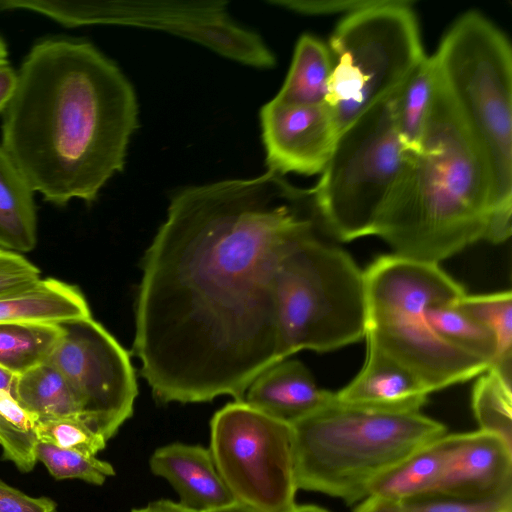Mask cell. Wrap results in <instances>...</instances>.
<instances>
[{
  "instance_id": "1",
  "label": "cell",
  "mask_w": 512,
  "mask_h": 512,
  "mask_svg": "<svg viewBox=\"0 0 512 512\" xmlns=\"http://www.w3.org/2000/svg\"><path fill=\"white\" fill-rule=\"evenodd\" d=\"M320 222L312 191L272 171L174 193L142 262L133 350L154 397L244 400L283 360L280 264Z\"/></svg>"
},
{
  "instance_id": "2",
  "label": "cell",
  "mask_w": 512,
  "mask_h": 512,
  "mask_svg": "<svg viewBox=\"0 0 512 512\" xmlns=\"http://www.w3.org/2000/svg\"><path fill=\"white\" fill-rule=\"evenodd\" d=\"M137 128L136 93L117 64L87 40L47 36L17 70L1 144L45 201L92 203L123 170Z\"/></svg>"
},
{
  "instance_id": "3",
  "label": "cell",
  "mask_w": 512,
  "mask_h": 512,
  "mask_svg": "<svg viewBox=\"0 0 512 512\" xmlns=\"http://www.w3.org/2000/svg\"><path fill=\"white\" fill-rule=\"evenodd\" d=\"M486 164L437 75L420 150L409 155L372 235L403 258L439 264L478 242H505Z\"/></svg>"
},
{
  "instance_id": "4",
  "label": "cell",
  "mask_w": 512,
  "mask_h": 512,
  "mask_svg": "<svg viewBox=\"0 0 512 512\" xmlns=\"http://www.w3.org/2000/svg\"><path fill=\"white\" fill-rule=\"evenodd\" d=\"M290 426L297 489L348 504L365 499L376 476L447 434L442 423L420 412L376 411L336 396Z\"/></svg>"
},
{
  "instance_id": "5",
  "label": "cell",
  "mask_w": 512,
  "mask_h": 512,
  "mask_svg": "<svg viewBox=\"0 0 512 512\" xmlns=\"http://www.w3.org/2000/svg\"><path fill=\"white\" fill-rule=\"evenodd\" d=\"M367 345L412 373L431 393L466 382L489 364L441 338L426 311L466 293L439 264L400 257L376 258L364 271Z\"/></svg>"
},
{
  "instance_id": "6",
  "label": "cell",
  "mask_w": 512,
  "mask_h": 512,
  "mask_svg": "<svg viewBox=\"0 0 512 512\" xmlns=\"http://www.w3.org/2000/svg\"><path fill=\"white\" fill-rule=\"evenodd\" d=\"M437 75L489 173L493 204L512 213V51L487 17L468 11L433 55Z\"/></svg>"
},
{
  "instance_id": "7",
  "label": "cell",
  "mask_w": 512,
  "mask_h": 512,
  "mask_svg": "<svg viewBox=\"0 0 512 512\" xmlns=\"http://www.w3.org/2000/svg\"><path fill=\"white\" fill-rule=\"evenodd\" d=\"M276 313L283 359L304 349L328 352L353 344L366 334L364 271L346 251L314 234L280 264Z\"/></svg>"
},
{
  "instance_id": "8",
  "label": "cell",
  "mask_w": 512,
  "mask_h": 512,
  "mask_svg": "<svg viewBox=\"0 0 512 512\" xmlns=\"http://www.w3.org/2000/svg\"><path fill=\"white\" fill-rule=\"evenodd\" d=\"M411 0H379L348 14L329 42L333 70L326 104L339 134L394 94L425 57Z\"/></svg>"
},
{
  "instance_id": "9",
  "label": "cell",
  "mask_w": 512,
  "mask_h": 512,
  "mask_svg": "<svg viewBox=\"0 0 512 512\" xmlns=\"http://www.w3.org/2000/svg\"><path fill=\"white\" fill-rule=\"evenodd\" d=\"M397 91L339 134L311 190L322 225L340 241L372 236L408 160L395 125Z\"/></svg>"
},
{
  "instance_id": "10",
  "label": "cell",
  "mask_w": 512,
  "mask_h": 512,
  "mask_svg": "<svg viewBox=\"0 0 512 512\" xmlns=\"http://www.w3.org/2000/svg\"><path fill=\"white\" fill-rule=\"evenodd\" d=\"M209 450L236 501L259 512L295 508L290 424L235 400L212 417Z\"/></svg>"
},
{
  "instance_id": "11",
  "label": "cell",
  "mask_w": 512,
  "mask_h": 512,
  "mask_svg": "<svg viewBox=\"0 0 512 512\" xmlns=\"http://www.w3.org/2000/svg\"><path fill=\"white\" fill-rule=\"evenodd\" d=\"M226 1L53 0L46 17L65 27L136 26L169 32L195 41L221 56L257 68L276 59L262 38L237 24Z\"/></svg>"
},
{
  "instance_id": "12",
  "label": "cell",
  "mask_w": 512,
  "mask_h": 512,
  "mask_svg": "<svg viewBox=\"0 0 512 512\" xmlns=\"http://www.w3.org/2000/svg\"><path fill=\"white\" fill-rule=\"evenodd\" d=\"M60 325L48 362L66 380L79 418L108 441L132 416L138 394L129 354L92 316Z\"/></svg>"
},
{
  "instance_id": "13",
  "label": "cell",
  "mask_w": 512,
  "mask_h": 512,
  "mask_svg": "<svg viewBox=\"0 0 512 512\" xmlns=\"http://www.w3.org/2000/svg\"><path fill=\"white\" fill-rule=\"evenodd\" d=\"M268 171L279 175L321 174L339 136L326 103L298 105L275 97L260 110Z\"/></svg>"
},
{
  "instance_id": "14",
  "label": "cell",
  "mask_w": 512,
  "mask_h": 512,
  "mask_svg": "<svg viewBox=\"0 0 512 512\" xmlns=\"http://www.w3.org/2000/svg\"><path fill=\"white\" fill-rule=\"evenodd\" d=\"M445 465L437 492L462 499H487L512 490V446L478 430L446 434Z\"/></svg>"
},
{
  "instance_id": "15",
  "label": "cell",
  "mask_w": 512,
  "mask_h": 512,
  "mask_svg": "<svg viewBox=\"0 0 512 512\" xmlns=\"http://www.w3.org/2000/svg\"><path fill=\"white\" fill-rule=\"evenodd\" d=\"M149 467L166 479L179 496V504L206 512L236 500L220 476L209 449L200 445L171 443L154 451Z\"/></svg>"
},
{
  "instance_id": "16",
  "label": "cell",
  "mask_w": 512,
  "mask_h": 512,
  "mask_svg": "<svg viewBox=\"0 0 512 512\" xmlns=\"http://www.w3.org/2000/svg\"><path fill=\"white\" fill-rule=\"evenodd\" d=\"M430 393L403 366L367 345L364 365L344 388L335 393L337 401L389 413H416Z\"/></svg>"
},
{
  "instance_id": "17",
  "label": "cell",
  "mask_w": 512,
  "mask_h": 512,
  "mask_svg": "<svg viewBox=\"0 0 512 512\" xmlns=\"http://www.w3.org/2000/svg\"><path fill=\"white\" fill-rule=\"evenodd\" d=\"M335 393L320 389L298 360L283 359L260 373L244 401L261 412L292 424L332 402Z\"/></svg>"
},
{
  "instance_id": "18",
  "label": "cell",
  "mask_w": 512,
  "mask_h": 512,
  "mask_svg": "<svg viewBox=\"0 0 512 512\" xmlns=\"http://www.w3.org/2000/svg\"><path fill=\"white\" fill-rule=\"evenodd\" d=\"M90 316L80 289L54 278L41 279L23 292L0 298V324L60 325Z\"/></svg>"
},
{
  "instance_id": "19",
  "label": "cell",
  "mask_w": 512,
  "mask_h": 512,
  "mask_svg": "<svg viewBox=\"0 0 512 512\" xmlns=\"http://www.w3.org/2000/svg\"><path fill=\"white\" fill-rule=\"evenodd\" d=\"M34 191L0 143V248L16 253L37 243Z\"/></svg>"
},
{
  "instance_id": "20",
  "label": "cell",
  "mask_w": 512,
  "mask_h": 512,
  "mask_svg": "<svg viewBox=\"0 0 512 512\" xmlns=\"http://www.w3.org/2000/svg\"><path fill=\"white\" fill-rule=\"evenodd\" d=\"M444 436L376 476L368 486L367 497L378 496L402 502L437 492L445 465Z\"/></svg>"
},
{
  "instance_id": "21",
  "label": "cell",
  "mask_w": 512,
  "mask_h": 512,
  "mask_svg": "<svg viewBox=\"0 0 512 512\" xmlns=\"http://www.w3.org/2000/svg\"><path fill=\"white\" fill-rule=\"evenodd\" d=\"M332 70L329 47L317 37L303 34L297 41L290 69L275 98L289 104H323Z\"/></svg>"
},
{
  "instance_id": "22",
  "label": "cell",
  "mask_w": 512,
  "mask_h": 512,
  "mask_svg": "<svg viewBox=\"0 0 512 512\" xmlns=\"http://www.w3.org/2000/svg\"><path fill=\"white\" fill-rule=\"evenodd\" d=\"M436 85L434 57L425 55L396 93L395 125L401 146L408 155L420 150Z\"/></svg>"
},
{
  "instance_id": "23",
  "label": "cell",
  "mask_w": 512,
  "mask_h": 512,
  "mask_svg": "<svg viewBox=\"0 0 512 512\" xmlns=\"http://www.w3.org/2000/svg\"><path fill=\"white\" fill-rule=\"evenodd\" d=\"M35 421L78 417L72 392L61 373L48 361L20 375L11 395Z\"/></svg>"
},
{
  "instance_id": "24",
  "label": "cell",
  "mask_w": 512,
  "mask_h": 512,
  "mask_svg": "<svg viewBox=\"0 0 512 512\" xmlns=\"http://www.w3.org/2000/svg\"><path fill=\"white\" fill-rule=\"evenodd\" d=\"M62 335L56 324H0V367L20 375L47 362Z\"/></svg>"
},
{
  "instance_id": "25",
  "label": "cell",
  "mask_w": 512,
  "mask_h": 512,
  "mask_svg": "<svg viewBox=\"0 0 512 512\" xmlns=\"http://www.w3.org/2000/svg\"><path fill=\"white\" fill-rule=\"evenodd\" d=\"M457 306L483 324L493 334L497 353L489 368L512 381V293L510 290L491 294L467 295Z\"/></svg>"
},
{
  "instance_id": "26",
  "label": "cell",
  "mask_w": 512,
  "mask_h": 512,
  "mask_svg": "<svg viewBox=\"0 0 512 512\" xmlns=\"http://www.w3.org/2000/svg\"><path fill=\"white\" fill-rule=\"evenodd\" d=\"M456 302L457 300L430 305L426 311L430 325L445 341L486 361L490 367L497 353L493 334L461 310Z\"/></svg>"
},
{
  "instance_id": "27",
  "label": "cell",
  "mask_w": 512,
  "mask_h": 512,
  "mask_svg": "<svg viewBox=\"0 0 512 512\" xmlns=\"http://www.w3.org/2000/svg\"><path fill=\"white\" fill-rule=\"evenodd\" d=\"M472 408L479 430L512 446V381L488 368L474 384Z\"/></svg>"
},
{
  "instance_id": "28",
  "label": "cell",
  "mask_w": 512,
  "mask_h": 512,
  "mask_svg": "<svg viewBox=\"0 0 512 512\" xmlns=\"http://www.w3.org/2000/svg\"><path fill=\"white\" fill-rule=\"evenodd\" d=\"M35 456L56 480L80 479L90 484L102 485L107 477L115 475L113 466L96 456L42 441L35 444Z\"/></svg>"
},
{
  "instance_id": "29",
  "label": "cell",
  "mask_w": 512,
  "mask_h": 512,
  "mask_svg": "<svg viewBox=\"0 0 512 512\" xmlns=\"http://www.w3.org/2000/svg\"><path fill=\"white\" fill-rule=\"evenodd\" d=\"M33 432L37 441L96 456L106 446V440L78 417L35 421Z\"/></svg>"
},
{
  "instance_id": "30",
  "label": "cell",
  "mask_w": 512,
  "mask_h": 512,
  "mask_svg": "<svg viewBox=\"0 0 512 512\" xmlns=\"http://www.w3.org/2000/svg\"><path fill=\"white\" fill-rule=\"evenodd\" d=\"M407 512H512V490L487 499L429 493L401 502Z\"/></svg>"
},
{
  "instance_id": "31",
  "label": "cell",
  "mask_w": 512,
  "mask_h": 512,
  "mask_svg": "<svg viewBox=\"0 0 512 512\" xmlns=\"http://www.w3.org/2000/svg\"><path fill=\"white\" fill-rule=\"evenodd\" d=\"M34 433L26 432L0 414V446L2 458L11 461L20 472L32 471L37 462Z\"/></svg>"
},
{
  "instance_id": "32",
  "label": "cell",
  "mask_w": 512,
  "mask_h": 512,
  "mask_svg": "<svg viewBox=\"0 0 512 512\" xmlns=\"http://www.w3.org/2000/svg\"><path fill=\"white\" fill-rule=\"evenodd\" d=\"M37 266L22 254L0 248V298L23 292L41 280Z\"/></svg>"
},
{
  "instance_id": "33",
  "label": "cell",
  "mask_w": 512,
  "mask_h": 512,
  "mask_svg": "<svg viewBox=\"0 0 512 512\" xmlns=\"http://www.w3.org/2000/svg\"><path fill=\"white\" fill-rule=\"evenodd\" d=\"M379 0H274V5L306 15L344 16L376 4Z\"/></svg>"
},
{
  "instance_id": "34",
  "label": "cell",
  "mask_w": 512,
  "mask_h": 512,
  "mask_svg": "<svg viewBox=\"0 0 512 512\" xmlns=\"http://www.w3.org/2000/svg\"><path fill=\"white\" fill-rule=\"evenodd\" d=\"M48 497H32L0 480V512H56Z\"/></svg>"
},
{
  "instance_id": "35",
  "label": "cell",
  "mask_w": 512,
  "mask_h": 512,
  "mask_svg": "<svg viewBox=\"0 0 512 512\" xmlns=\"http://www.w3.org/2000/svg\"><path fill=\"white\" fill-rule=\"evenodd\" d=\"M0 414L16 427L33 432L34 420L7 392L0 390Z\"/></svg>"
},
{
  "instance_id": "36",
  "label": "cell",
  "mask_w": 512,
  "mask_h": 512,
  "mask_svg": "<svg viewBox=\"0 0 512 512\" xmlns=\"http://www.w3.org/2000/svg\"><path fill=\"white\" fill-rule=\"evenodd\" d=\"M17 83V70L8 59H0V114L6 110Z\"/></svg>"
},
{
  "instance_id": "37",
  "label": "cell",
  "mask_w": 512,
  "mask_h": 512,
  "mask_svg": "<svg viewBox=\"0 0 512 512\" xmlns=\"http://www.w3.org/2000/svg\"><path fill=\"white\" fill-rule=\"evenodd\" d=\"M354 512H407L399 501L378 497L368 496L363 499L354 510Z\"/></svg>"
},
{
  "instance_id": "38",
  "label": "cell",
  "mask_w": 512,
  "mask_h": 512,
  "mask_svg": "<svg viewBox=\"0 0 512 512\" xmlns=\"http://www.w3.org/2000/svg\"><path fill=\"white\" fill-rule=\"evenodd\" d=\"M130 512H195V511L184 508L178 502L161 499L158 501L151 502L142 508L133 509Z\"/></svg>"
},
{
  "instance_id": "39",
  "label": "cell",
  "mask_w": 512,
  "mask_h": 512,
  "mask_svg": "<svg viewBox=\"0 0 512 512\" xmlns=\"http://www.w3.org/2000/svg\"><path fill=\"white\" fill-rule=\"evenodd\" d=\"M17 375L0 367V390L12 395Z\"/></svg>"
},
{
  "instance_id": "40",
  "label": "cell",
  "mask_w": 512,
  "mask_h": 512,
  "mask_svg": "<svg viewBox=\"0 0 512 512\" xmlns=\"http://www.w3.org/2000/svg\"><path fill=\"white\" fill-rule=\"evenodd\" d=\"M206 512H259V511L246 505V504L235 501L234 503H232L230 505H227V506H224L221 508H217V509H213V510H209Z\"/></svg>"
},
{
  "instance_id": "41",
  "label": "cell",
  "mask_w": 512,
  "mask_h": 512,
  "mask_svg": "<svg viewBox=\"0 0 512 512\" xmlns=\"http://www.w3.org/2000/svg\"><path fill=\"white\" fill-rule=\"evenodd\" d=\"M291 512H328L327 510L314 506V505H302V506H295V508Z\"/></svg>"
},
{
  "instance_id": "42",
  "label": "cell",
  "mask_w": 512,
  "mask_h": 512,
  "mask_svg": "<svg viewBox=\"0 0 512 512\" xmlns=\"http://www.w3.org/2000/svg\"><path fill=\"white\" fill-rule=\"evenodd\" d=\"M8 48L5 40L0 36V59H7Z\"/></svg>"
}]
</instances>
